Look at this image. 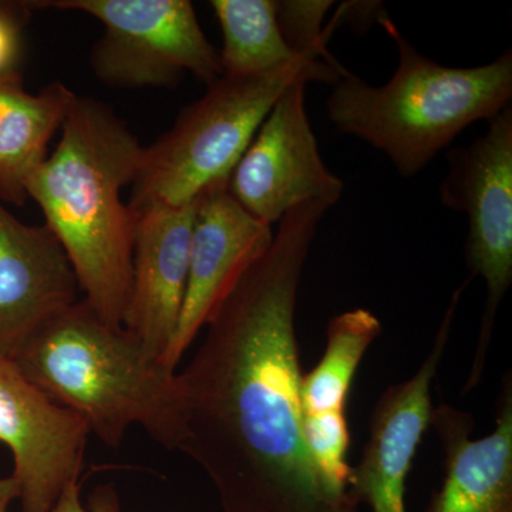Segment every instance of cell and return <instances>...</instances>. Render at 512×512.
<instances>
[{"label": "cell", "instance_id": "obj_1", "mask_svg": "<svg viewBox=\"0 0 512 512\" xmlns=\"http://www.w3.org/2000/svg\"><path fill=\"white\" fill-rule=\"evenodd\" d=\"M329 208L305 202L279 221L178 373L185 402L178 451L207 474L224 512H359L350 491L320 476L303 439L296 301Z\"/></svg>", "mask_w": 512, "mask_h": 512}, {"label": "cell", "instance_id": "obj_2", "mask_svg": "<svg viewBox=\"0 0 512 512\" xmlns=\"http://www.w3.org/2000/svg\"><path fill=\"white\" fill-rule=\"evenodd\" d=\"M59 144L28 183L45 225L62 245L84 301L123 326L133 272L137 214L123 201L144 146L107 104L77 96Z\"/></svg>", "mask_w": 512, "mask_h": 512}, {"label": "cell", "instance_id": "obj_3", "mask_svg": "<svg viewBox=\"0 0 512 512\" xmlns=\"http://www.w3.org/2000/svg\"><path fill=\"white\" fill-rule=\"evenodd\" d=\"M12 360L106 446L119 448L127 431L140 426L161 447L180 450L185 402L177 370L84 299L47 320Z\"/></svg>", "mask_w": 512, "mask_h": 512}, {"label": "cell", "instance_id": "obj_4", "mask_svg": "<svg viewBox=\"0 0 512 512\" xmlns=\"http://www.w3.org/2000/svg\"><path fill=\"white\" fill-rule=\"evenodd\" d=\"M380 25L399 50L383 86L345 70L326 109L333 126L382 151L404 178L414 177L467 127L490 120L512 100V52L477 67H448L421 55L384 16Z\"/></svg>", "mask_w": 512, "mask_h": 512}, {"label": "cell", "instance_id": "obj_5", "mask_svg": "<svg viewBox=\"0 0 512 512\" xmlns=\"http://www.w3.org/2000/svg\"><path fill=\"white\" fill-rule=\"evenodd\" d=\"M345 70L342 64L309 55L264 76H221L181 111L170 130L144 147L131 184V210L183 207L227 190L232 171L281 94L301 79L332 86Z\"/></svg>", "mask_w": 512, "mask_h": 512}, {"label": "cell", "instance_id": "obj_6", "mask_svg": "<svg viewBox=\"0 0 512 512\" xmlns=\"http://www.w3.org/2000/svg\"><path fill=\"white\" fill-rule=\"evenodd\" d=\"M33 9L86 13L103 25L94 43V76L116 89L175 87L185 73L211 86L222 76L220 52L188 0H45Z\"/></svg>", "mask_w": 512, "mask_h": 512}, {"label": "cell", "instance_id": "obj_7", "mask_svg": "<svg viewBox=\"0 0 512 512\" xmlns=\"http://www.w3.org/2000/svg\"><path fill=\"white\" fill-rule=\"evenodd\" d=\"M440 200L468 221L466 258L487 286L473 367L464 393L483 377L498 306L512 282V107L488 120V130L466 147L448 151Z\"/></svg>", "mask_w": 512, "mask_h": 512}, {"label": "cell", "instance_id": "obj_8", "mask_svg": "<svg viewBox=\"0 0 512 512\" xmlns=\"http://www.w3.org/2000/svg\"><path fill=\"white\" fill-rule=\"evenodd\" d=\"M308 83L296 80L281 94L229 177V195L271 227L305 202L332 207L345 190L320 156L306 111Z\"/></svg>", "mask_w": 512, "mask_h": 512}, {"label": "cell", "instance_id": "obj_9", "mask_svg": "<svg viewBox=\"0 0 512 512\" xmlns=\"http://www.w3.org/2000/svg\"><path fill=\"white\" fill-rule=\"evenodd\" d=\"M89 426L50 399L10 357L0 355V441L13 456L22 512H50L79 483Z\"/></svg>", "mask_w": 512, "mask_h": 512}, {"label": "cell", "instance_id": "obj_10", "mask_svg": "<svg viewBox=\"0 0 512 512\" xmlns=\"http://www.w3.org/2000/svg\"><path fill=\"white\" fill-rule=\"evenodd\" d=\"M454 292L429 355L406 382L380 396L370 420L359 466L352 467L349 491L372 512H406L407 477L421 439L430 427L431 386L446 352L461 293Z\"/></svg>", "mask_w": 512, "mask_h": 512}, {"label": "cell", "instance_id": "obj_11", "mask_svg": "<svg viewBox=\"0 0 512 512\" xmlns=\"http://www.w3.org/2000/svg\"><path fill=\"white\" fill-rule=\"evenodd\" d=\"M271 225L248 214L227 190L195 204L183 309L163 363L177 370L187 350L239 279L271 245Z\"/></svg>", "mask_w": 512, "mask_h": 512}, {"label": "cell", "instance_id": "obj_12", "mask_svg": "<svg viewBox=\"0 0 512 512\" xmlns=\"http://www.w3.org/2000/svg\"><path fill=\"white\" fill-rule=\"evenodd\" d=\"M195 204L137 212L133 272L123 326L163 362L185 298Z\"/></svg>", "mask_w": 512, "mask_h": 512}, {"label": "cell", "instance_id": "obj_13", "mask_svg": "<svg viewBox=\"0 0 512 512\" xmlns=\"http://www.w3.org/2000/svg\"><path fill=\"white\" fill-rule=\"evenodd\" d=\"M79 289L53 232L25 224L0 202V355L12 359L40 326L79 301Z\"/></svg>", "mask_w": 512, "mask_h": 512}, {"label": "cell", "instance_id": "obj_14", "mask_svg": "<svg viewBox=\"0 0 512 512\" xmlns=\"http://www.w3.org/2000/svg\"><path fill=\"white\" fill-rule=\"evenodd\" d=\"M430 426L443 444V485L426 512H512V379L505 373L494 429L471 439L473 416L440 404Z\"/></svg>", "mask_w": 512, "mask_h": 512}, {"label": "cell", "instance_id": "obj_15", "mask_svg": "<svg viewBox=\"0 0 512 512\" xmlns=\"http://www.w3.org/2000/svg\"><path fill=\"white\" fill-rule=\"evenodd\" d=\"M76 97L62 82L30 93L20 74L0 79V200L19 207L29 200V180Z\"/></svg>", "mask_w": 512, "mask_h": 512}, {"label": "cell", "instance_id": "obj_16", "mask_svg": "<svg viewBox=\"0 0 512 512\" xmlns=\"http://www.w3.org/2000/svg\"><path fill=\"white\" fill-rule=\"evenodd\" d=\"M382 333L375 313L357 308L333 316L318 365L303 373V417H346L350 387L363 356Z\"/></svg>", "mask_w": 512, "mask_h": 512}, {"label": "cell", "instance_id": "obj_17", "mask_svg": "<svg viewBox=\"0 0 512 512\" xmlns=\"http://www.w3.org/2000/svg\"><path fill=\"white\" fill-rule=\"evenodd\" d=\"M210 5L224 39L222 76H264L309 56L299 55L286 43L276 19L275 0H212Z\"/></svg>", "mask_w": 512, "mask_h": 512}, {"label": "cell", "instance_id": "obj_18", "mask_svg": "<svg viewBox=\"0 0 512 512\" xmlns=\"http://www.w3.org/2000/svg\"><path fill=\"white\" fill-rule=\"evenodd\" d=\"M330 0H279L276 19L286 43L299 55H315L330 64H339L326 47L329 30H322Z\"/></svg>", "mask_w": 512, "mask_h": 512}, {"label": "cell", "instance_id": "obj_19", "mask_svg": "<svg viewBox=\"0 0 512 512\" xmlns=\"http://www.w3.org/2000/svg\"><path fill=\"white\" fill-rule=\"evenodd\" d=\"M32 10L30 2L0 0V79L20 74L25 28Z\"/></svg>", "mask_w": 512, "mask_h": 512}, {"label": "cell", "instance_id": "obj_20", "mask_svg": "<svg viewBox=\"0 0 512 512\" xmlns=\"http://www.w3.org/2000/svg\"><path fill=\"white\" fill-rule=\"evenodd\" d=\"M50 512H123V507L114 485L103 484L94 488L87 505H84L82 487L80 483H73L63 491L62 497Z\"/></svg>", "mask_w": 512, "mask_h": 512}, {"label": "cell", "instance_id": "obj_21", "mask_svg": "<svg viewBox=\"0 0 512 512\" xmlns=\"http://www.w3.org/2000/svg\"><path fill=\"white\" fill-rule=\"evenodd\" d=\"M18 485L12 477L0 478V512H9V505L18 500Z\"/></svg>", "mask_w": 512, "mask_h": 512}]
</instances>
